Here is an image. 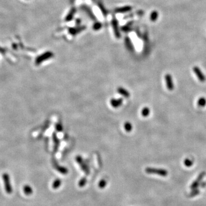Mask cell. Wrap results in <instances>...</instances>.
Here are the masks:
<instances>
[{
  "mask_svg": "<svg viewBox=\"0 0 206 206\" xmlns=\"http://www.w3.org/2000/svg\"><path fill=\"white\" fill-rule=\"evenodd\" d=\"M145 172L148 174H155L158 175L166 177L168 175V171L162 168H156L153 167H147L145 168Z\"/></svg>",
  "mask_w": 206,
  "mask_h": 206,
  "instance_id": "obj_1",
  "label": "cell"
},
{
  "mask_svg": "<svg viewBox=\"0 0 206 206\" xmlns=\"http://www.w3.org/2000/svg\"><path fill=\"white\" fill-rule=\"evenodd\" d=\"M53 56V53L51 52H45L44 53L42 54L40 56H39L38 57L36 58V61H35V63H36V65H39L40 64L41 62H44L45 60H47L49 59H51Z\"/></svg>",
  "mask_w": 206,
  "mask_h": 206,
  "instance_id": "obj_2",
  "label": "cell"
},
{
  "mask_svg": "<svg viewBox=\"0 0 206 206\" xmlns=\"http://www.w3.org/2000/svg\"><path fill=\"white\" fill-rule=\"evenodd\" d=\"M3 178L4 182V185H5V190L8 193H9L10 194V193H11L12 192V188L11 184H10V177L9 176V175L7 173L4 174Z\"/></svg>",
  "mask_w": 206,
  "mask_h": 206,
  "instance_id": "obj_3",
  "label": "cell"
},
{
  "mask_svg": "<svg viewBox=\"0 0 206 206\" xmlns=\"http://www.w3.org/2000/svg\"><path fill=\"white\" fill-rule=\"evenodd\" d=\"M76 160L77 163H78L79 165L80 166V167L81 168L83 171H84L87 175H88L89 174V168L88 167V166H87L84 161V160H83L81 156H77L76 157Z\"/></svg>",
  "mask_w": 206,
  "mask_h": 206,
  "instance_id": "obj_4",
  "label": "cell"
},
{
  "mask_svg": "<svg viewBox=\"0 0 206 206\" xmlns=\"http://www.w3.org/2000/svg\"><path fill=\"white\" fill-rule=\"evenodd\" d=\"M205 175V172H202L199 174V175L198 176V177H197L196 179L195 180L194 182L192 183V184L191 185V186H190L191 190H194V189H196L197 187L200 186V182H201V180H203V179Z\"/></svg>",
  "mask_w": 206,
  "mask_h": 206,
  "instance_id": "obj_5",
  "label": "cell"
},
{
  "mask_svg": "<svg viewBox=\"0 0 206 206\" xmlns=\"http://www.w3.org/2000/svg\"><path fill=\"white\" fill-rule=\"evenodd\" d=\"M165 80L166 81L167 89L170 91H172L174 89V85L172 81V76L170 74H167L165 76Z\"/></svg>",
  "mask_w": 206,
  "mask_h": 206,
  "instance_id": "obj_6",
  "label": "cell"
},
{
  "mask_svg": "<svg viewBox=\"0 0 206 206\" xmlns=\"http://www.w3.org/2000/svg\"><path fill=\"white\" fill-rule=\"evenodd\" d=\"M193 72H195V74H196V76L197 77V78L199 80V81H200L201 82H204L205 80V77L204 75L203 72H201V70L200 69V68L197 66H195L193 68Z\"/></svg>",
  "mask_w": 206,
  "mask_h": 206,
  "instance_id": "obj_7",
  "label": "cell"
},
{
  "mask_svg": "<svg viewBox=\"0 0 206 206\" xmlns=\"http://www.w3.org/2000/svg\"><path fill=\"white\" fill-rule=\"evenodd\" d=\"M122 99L121 98H120V99H112L111 100V101H110V103H111V104L112 105V107L113 108H118L120 107L122 105Z\"/></svg>",
  "mask_w": 206,
  "mask_h": 206,
  "instance_id": "obj_8",
  "label": "cell"
},
{
  "mask_svg": "<svg viewBox=\"0 0 206 206\" xmlns=\"http://www.w3.org/2000/svg\"><path fill=\"white\" fill-rule=\"evenodd\" d=\"M117 92L122 95V96H124L126 98H128V97H130V93L129 92L124 88H122V87H118L117 88Z\"/></svg>",
  "mask_w": 206,
  "mask_h": 206,
  "instance_id": "obj_9",
  "label": "cell"
},
{
  "mask_svg": "<svg viewBox=\"0 0 206 206\" xmlns=\"http://www.w3.org/2000/svg\"><path fill=\"white\" fill-rule=\"evenodd\" d=\"M112 26H113V29L114 31V33H115V35L116 37L117 38H120V32H118V26H117V22L116 20H113L112 21Z\"/></svg>",
  "mask_w": 206,
  "mask_h": 206,
  "instance_id": "obj_10",
  "label": "cell"
},
{
  "mask_svg": "<svg viewBox=\"0 0 206 206\" xmlns=\"http://www.w3.org/2000/svg\"><path fill=\"white\" fill-rule=\"evenodd\" d=\"M61 183L62 182H61V179H58V178L54 180V182H53V184H52L53 188L55 189V190L58 189L60 186H61Z\"/></svg>",
  "mask_w": 206,
  "mask_h": 206,
  "instance_id": "obj_11",
  "label": "cell"
},
{
  "mask_svg": "<svg viewBox=\"0 0 206 206\" xmlns=\"http://www.w3.org/2000/svg\"><path fill=\"white\" fill-rule=\"evenodd\" d=\"M24 193L27 195H30L33 193V190L31 188V187L29 186V185H26L24 187Z\"/></svg>",
  "mask_w": 206,
  "mask_h": 206,
  "instance_id": "obj_12",
  "label": "cell"
},
{
  "mask_svg": "<svg viewBox=\"0 0 206 206\" xmlns=\"http://www.w3.org/2000/svg\"><path fill=\"white\" fill-rule=\"evenodd\" d=\"M206 105V99L204 97H201L197 101V105L199 107H204Z\"/></svg>",
  "mask_w": 206,
  "mask_h": 206,
  "instance_id": "obj_13",
  "label": "cell"
},
{
  "mask_svg": "<svg viewBox=\"0 0 206 206\" xmlns=\"http://www.w3.org/2000/svg\"><path fill=\"white\" fill-rule=\"evenodd\" d=\"M131 10V8L130 7H128V6H127V7H122L121 8H118V9H117L116 10V12H118V13H124V12L130 11Z\"/></svg>",
  "mask_w": 206,
  "mask_h": 206,
  "instance_id": "obj_14",
  "label": "cell"
},
{
  "mask_svg": "<svg viewBox=\"0 0 206 206\" xmlns=\"http://www.w3.org/2000/svg\"><path fill=\"white\" fill-rule=\"evenodd\" d=\"M57 170L62 175H66L68 174V170L66 168L62 167V166H58L57 167Z\"/></svg>",
  "mask_w": 206,
  "mask_h": 206,
  "instance_id": "obj_15",
  "label": "cell"
},
{
  "mask_svg": "<svg viewBox=\"0 0 206 206\" xmlns=\"http://www.w3.org/2000/svg\"><path fill=\"white\" fill-rule=\"evenodd\" d=\"M149 113H150V110L148 107H144L141 111V115L143 117H147L149 116Z\"/></svg>",
  "mask_w": 206,
  "mask_h": 206,
  "instance_id": "obj_16",
  "label": "cell"
},
{
  "mask_svg": "<svg viewBox=\"0 0 206 206\" xmlns=\"http://www.w3.org/2000/svg\"><path fill=\"white\" fill-rule=\"evenodd\" d=\"M107 181H106V180L101 179L99 182L98 186L100 189H104L106 186H107Z\"/></svg>",
  "mask_w": 206,
  "mask_h": 206,
  "instance_id": "obj_17",
  "label": "cell"
},
{
  "mask_svg": "<svg viewBox=\"0 0 206 206\" xmlns=\"http://www.w3.org/2000/svg\"><path fill=\"white\" fill-rule=\"evenodd\" d=\"M200 193V190L199 189H194V190H192V191H191V192L190 193V194H189V197H193L195 196H197V195H198Z\"/></svg>",
  "mask_w": 206,
  "mask_h": 206,
  "instance_id": "obj_18",
  "label": "cell"
},
{
  "mask_svg": "<svg viewBox=\"0 0 206 206\" xmlns=\"http://www.w3.org/2000/svg\"><path fill=\"white\" fill-rule=\"evenodd\" d=\"M87 182V179H86V178H85V177H83V178L81 179L80 181L78 182V186L80 187H84L85 185H86Z\"/></svg>",
  "mask_w": 206,
  "mask_h": 206,
  "instance_id": "obj_19",
  "label": "cell"
},
{
  "mask_svg": "<svg viewBox=\"0 0 206 206\" xmlns=\"http://www.w3.org/2000/svg\"><path fill=\"white\" fill-rule=\"evenodd\" d=\"M184 163L185 166H186L187 167H190L193 165V162L192 160L188 159V158H187V159L184 160Z\"/></svg>",
  "mask_w": 206,
  "mask_h": 206,
  "instance_id": "obj_20",
  "label": "cell"
},
{
  "mask_svg": "<svg viewBox=\"0 0 206 206\" xmlns=\"http://www.w3.org/2000/svg\"><path fill=\"white\" fill-rule=\"evenodd\" d=\"M124 129L127 132H130L132 130V126L130 122H126L124 124Z\"/></svg>",
  "mask_w": 206,
  "mask_h": 206,
  "instance_id": "obj_21",
  "label": "cell"
},
{
  "mask_svg": "<svg viewBox=\"0 0 206 206\" xmlns=\"http://www.w3.org/2000/svg\"><path fill=\"white\" fill-rule=\"evenodd\" d=\"M158 17V13L156 11H154L152 13H151L150 18L151 20L152 21H155L157 20V18Z\"/></svg>",
  "mask_w": 206,
  "mask_h": 206,
  "instance_id": "obj_22",
  "label": "cell"
},
{
  "mask_svg": "<svg viewBox=\"0 0 206 206\" xmlns=\"http://www.w3.org/2000/svg\"><path fill=\"white\" fill-rule=\"evenodd\" d=\"M74 12H75V9H72L71 10V11L70 12L69 14L67 17H66V21H70L72 19L73 16H74Z\"/></svg>",
  "mask_w": 206,
  "mask_h": 206,
  "instance_id": "obj_23",
  "label": "cell"
},
{
  "mask_svg": "<svg viewBox=\"0 0 206 206\" xmlns=\"http://www.w3.org/2000/svg\"><path fill=\"white\" fill-rule=\"evenodd\" d=\"M126 45H127V48L130 50L131 51H132L133 50V46L132 45V44L131 43V41L129 39H126Z\"/></svg>",
  "mask_w": 206,
  "mask_h": 206,
  "instance_id": "obj_24",
  "label": "cell"
},
{
  "mask_svg": "<svg viewBox=\"0 0 206 206\" xmlns=\"http://www.w3.org/2000/svg\"><path fill=\"white\" fill-rule=\"evenodd\" d=\"M56 129L58 132H61L63 130V128H62V126L61 124L58 123L56 125Z\"/></svg>",
  "mask_w": 206,
  "mask_h": 206,
  "instance_id": "obj_25",
  "label": "cell"
},
{
  "mask_svg": "<svg viewBox=\"0 0 206 206\" xmlns=\"http://www.w3.org/2000/svg\"><path fill=\"white\" fill-rule=\"evenodd\" d=\"M101 28V24L99 22L95 23L94 26H93V29H94L95 30H99Z\"/></svg>",
  "mask_w": 206,
  "mask_h": 206,
  "instance_id": "obj_26",
  "label": "cell"
},
{
  "mask_svg": "<svg viewBox=\"0 0 206 206\" xmlns=\"http://www.w3.org/2000/svg\"><path fill=\"white\" fill-rule=\"evenodd\" d=\"M53 140H54V141H55V146H56V149H57V148H58V145H59V140H58V139L57 138V137L56 136V135H55V136H53Z\"/></svg>",
  "mask_w": 206,
  "mask_h": 206,
  "instance_id": "obj_27",
  "label": "cell"
},
{
  "mask_svg": "<svg viewBox=\"0 0 206 206\" xmlns=\"http://www.w3.org/2000/svg\"><path fill=\"white\" fill-rule=\"evenodd\" d=\"M201 186V187H202V188H204V187L206 186V183L205 182H203L201 183V184H200Z\"/></svg>",
  "mask_w": 206,
  "mask_h": 206,
  "instance_id": "obj_28",
  "label": "cell"
}]
</instances>
